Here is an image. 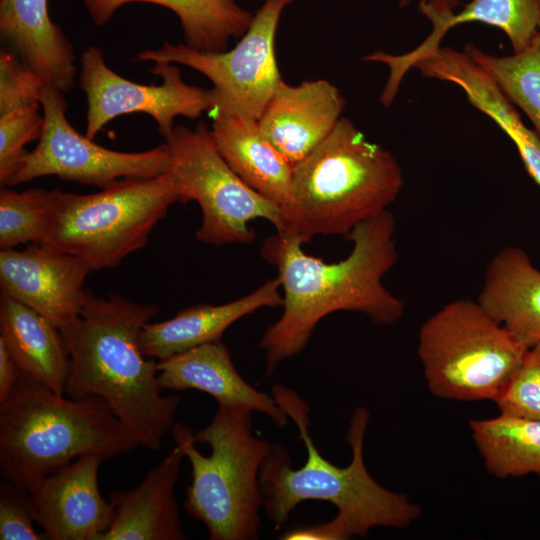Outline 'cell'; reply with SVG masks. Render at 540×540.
<instances>
[{
	"instance_id": "cell-1",
	"label": "cell",
	"mask_w": 540,
	"mask_h": 540,
	"mask_svg": "<svg viewBox=\"0 0 540 540\" xmlns=\"http://www.w3.org/2000/svg\"><path fill=\"white\" fill-rule=\"evenodd\" d=\"M395 230L389 210L360 223L347 236L350 253L333 263L305 253L303 243L289 235L276 232L264 241L261 256L278 270L283 297L281 316L259 341L267 376L300 354L331 313H361L380 326L403 317L405 301L383 284L398 259Z\"/></svg>"
},
{
	"instance_id": "cell-2",
	"label": "cell",
	"mask_w": 540,
	"mask_h": 540,
	"mask_svg": "<svg viewBox=\"0 0 540 540\" xmlns=\"http://www.w3.org/2000/svg\"><path fill=\"white\" fill-rule=\"evenodd\" d=\"M272 396L296 424L306 448V461L292 468L288 451L272 444L259 475L266 516L280 528L291 512L306 500H322L337 508L325 523L299 527L283 534V540H345L366 536L375 527L406 529L422 515L418 504L405 494L381 486L369 473L363 443L369 421L366 408H356L346 435L352 459L339 467L321 455L309 433V406L297 392L280 384Z\"/></svg>"
},
{
	"instance_id": "cell-3",
	"label": "cell",
	"mask_w": 540,
	"mask_h": 540,
	"mask_svg": "<svg viewBox=\"0 0 540 540\" xmlns=\"http://www.w3.org/2000/svg\"><path fill=\"white\" fill-rule=\"evenodd\" d=\"M158 313L141 304L88 291L77 318L60 328L70 370L64 394L103 399L140 446L157 451L174 424L180 398L162 395L157 361L145 357L139 335Z\"/></svg>"
},
{
	"instance_id": "cell-4",
	"label": "cell",
	"mask_w": 540,
	"mask_h": 540,
	"mask_svg": "<svg viewBox=\"0 0 540 540\" xmlns=\"http://www.w3.org/2000/svg\"><path fill=\"white\" fill-rule=\"evenodd\" d=\"M404 183L393 154L348 118L293 166L277 233L308 243L317 235H343L389 210Z\"/></svg>"
},
{
	"instance_id": "cell-5",
	"label": "cell",
	"mask_w": 540,
	"mask_h": 540,
	"mask_svg": "<svg viewBox=\"0 0 540 540\" xmlns=\"http://www.w3.org/2000/svg\"><path fill=\"white\" fill-rule=\"evenodd\" d=\"M139 446L99 397L65 398L20 374L0 403V472L25 491L80 456L107 460Z\"/></svg>"
},
{
	"instance_id": "cell-6",
	"label": "cell",
	"mask_w": 540,
	"mask_h": 540,
	"mask_svg": "<svg viewBox=\"0 0 540 540\" xmlns=\"http://www.w3.org/2000/svg\"><path fill=\"white\" fill-rule=\"evenodd\" d=\"M170 432L192 468L187 514L205 525L211 540L258 539L259 475L272 444L252 432V411L218 405L196 433L179 422Z\"/></svg>"
},
{
	"instance_id": "cell-7",
	"label": "cell",
	"mask_w": 540,
	"mask_h": 540,
	"mask_svg": "<svg viewBox=\"0 0 540 540\" xmlns=\"http://www.w3.org/2000/svg\"><path fill=\"white\" fill-rule=\"evenodd\" d=\"M51 193V220L41 245L81 258L92 271L114 268L143 248L169 208L180 202L170 172L120 179L92 194Z\"/></svg>"
},
{
	"instance_id": "cell-8",
	"label": "cell",
	"mask_w": 540,
	"mask_h": 540,
	"mask_svg": "<svg viewBox=\"0 0 540 540\" xmlns=\"http://www.w3.org/2000/svg\"><path fill=\"white\" fill-rule=\"evenodd\" d=\"M527 349L478 300L458 299L421 325L417 354L436 397L494 401Z\"/></svg>"
},
{
	"instance_id": "cell-9",
	"label": "cell",
	"mask_w": 540,
	"mask_h": 540,
	"mask_svg": "<svg viewBox=\"0 0 540 540\" xmlns=\"http://www.w3.org/2000/svg\"><path fill=\"white\" fill-rule=\"evenodd\" d=\"M180 202L194 200L202 213L196 240L224 246L249 244L256 234L249 223L268 220L278 231L281 209L247 185L219 153L207 124L176 126L165 138Z\"/></svg>"
},
{
	"instance_id": "cell-10",
	"label": "cell",
	"mask_w": 540,
	"mask_h": 540,
	"mask_svg": "<svg viewBox=\"0 0 540 540\" xmlns=\"http://www.w3.org/2000/svg\"><path fill=\"white\" fill-rule=\"evenodd\" d=\"M294 1L264 0L247 31L229 51H199L186 44L164 41L158 49L139 52L136 60L190 67L213 84L211 110L258 120L282 80L275 38L283 10Z\"/></svg>"
},
{
	"instance_id": "cell-11",
	"label": "cell",
	"mask_w": 540,
	"mask_h": 540,
	"mask_svg": "<svg viewBox=\"0 0 540 540\" xmlns=\"http://www.w3.org/2000/svg\"><path fill=\"white\" fill-rule=\"evenodd\" d=\"M43 130L37 146L22 158L6 185L55 175L65 181L104 188L124 178H152L170 172L171 154L165 142L142 152H121L96 144L66 118L63 92L45 83L40 100Z\"/></svg>"
},
{
	"instance_id": "cell-12",
	"label": "cell",
	"mask_w": 540,
	"mask_h": 540,
	"mask_svg": "<svg viewBox=\"0 0 540 540\" xmlns=\"http://www.w3.org/2000/svg\"><path fill=\"white\" fill-rule=\"evenodd\" d=\"M80 65L79 83L88 105L85 135L90 139L112 119L134 112L151 116L167 138L176 117L196 119L212 108L210 89L186 83L175 63L155 62L150 72L162 78L160 85L135 83L115 73L97 46L82 52Z\"/></svg>"
},
{
	"instance_id": "cell-13",
	"label": "cell",
	"mask_w": 540,
	"mask_h": 540,
	"mask_svg": "<svg viewBox=\"0 0 540 540\" xmlns=\"http://www.w3.org/2000/svg\"><path fill=\"white\" fill-rule=\"evenodd\" d=\"M90 272L81 258L37 243L0 251L1 295L32 308L59 329L79 316Z\"/></svg>"
},
{
	"instance_id": "cell-14",
	"label": "cell",
	"mask_w": 540,
	"mask_h": 540,
	"mask_svg": "<svg viewBox=\"0 0 540 540\" xmlns=\"http://www.w3.org/2000/svg\"><path fill=\"white\" fill-rule=\"evenodd\" d=\"M101 456L83 455L42 479L28 492L43 535L50 540H99L111 526L115 509L98 486Z\"/></svg>"
},
{
	"instance_id": "cell-15",
	"label": "cell",
	"mask_w": 540,
	"mask_h": 540,
	"mask_svg": "<svg viewBox=\"0 0 540 540\" xmlns=\"http://www.w3.org/2000/svg\"><path fill=\"white\" fill-rule=\"evenodd\" d=\"M418 9L432 24L431 33L421 44L403 54L375 51L363 58V61L382 63L389 70L380 96L385 107L393 103L404 76L414 64L439 47L449 30L459 24L480 22L502 30L510 41L512 53L526 49L540 30V0H471L458 13L432 0H420Z\"/></svg>"
},
{
	"instance_id": "cell-16",
	"label": "cell",
	"mask_w": 540,
	"mask_h": 540,
	"mask_svg": "<svg viewBox=\"0 0 540 540\" xmlns=\"http://www.w3.org/2000/svg\"><path fill=\"white\" fill-rule=\"evenodd\" d=\"M345 105L340 90L328 80L298 85L281 80L257 121L267 140L294 166L331 133Z\"/></svg>"
},
{
	"instance_id": "cell-17",
	"label": "cell",
	"mask_w": 540,
	"mask_h": 540,
	"mask_svg": "<svg viewBox=\"0 0 540 540\" xmlns=\"http://www.w3.org/2000/svg\"><path fill=\"white\" fill-rule=\"evenodd\" d=\"M157 370L162 390L195 389L212 396L218 405L263 413L279 428L288 422L272 394L255 389L241 377L221 340L157 361Z\"/></svg>"
},
{
	"instance_id": "cell-18",
	"label": "cell",
	"mask_w": 540,
	"mask_h": 540,
	"mask_svg": "<svg viewBox=\"0 0 540 540\" xmlns=\"http://www.w3.org/2000/svg\"><path fill=\"white\" fill-rule=\"evenodd\" d=\"M184 454L175 446L133 489L112 492L115 517L99 540H183L175 487Z\"/></svg>"
},
{
	"instance_id": "cell-19",
	"label": "cell",
	"mask_w": 540,
	"mask_h": 540,
	"mask_svg": "<svg viewBox=\"0 0 540 540\" xmlns=\"http://www.w3.org/2000/svg\"><path fill=\"white\" fill-rule=\"evenodd\" d=\"M282 302L281 283L276 277L234 301L221 305H193L168 320L149 322L140 332L139 345L145 357L165 360L219 341L224 332L242 317L260 308L282 306Z\"/></svg>"
},
{
	"instance_id": "cell-20",
	"label": "cell",
	"mask_w": 540,
	"mask_h": 540,
	"mask_svg": "<svg viewBox=\"0 0 540 540\" xmlns=\"http://www.w3.org/2000/svg\"><path fill=\"white\" fill-rule=\"evenodd\" d=\"M477 300L521 345L540 343V270L522 248L492 257Z\"/></svg>"
},
{
	"instance_id": "cell-21",
	"label": "cell",
	"mask_w": 540,
	"mask_h": 540,
	"mask_svg": "<svg viewBox=\"0 0 540 540\" xmlns=\"http://www.w3.org/2000/svg\"><path fill=\"white\" fill-rule=\"evenodd\" d=\"M1 37L45 81L67 92L75 85V56L49 17L47 0H0Z\"/></svg>"
},
{
	"instance_id": "cell-22",
	"label": "cell",
	"mask_w": 540,
	"mask_h": 540,
	"mask_svg": "<svg viewBox=\"0 0 540 540\" xmlns=\"http://www.w3.org/2000/svg\"><path fill=\"white\" fill-rule=\"evenodd\" d=\"M0 340L24 377L64 395L70 357L60 329L52 321L1 295Z\"/></svg>"
},
{
	"instance_id": "cell-23",
	"label": "cell",
	"mask_w": 540,
	"mask_h": 540,
	"mask_svg": "<svg viewBox=\"0 0 540 540\" xmlns=\"http://www.w3.org/2000/svg\"><path fill=\"white\" fill-rule=\"evenodd\" d=\"M211 135L231 169L281 209L289 195L293 166L263 135L258 121L215 113Z\"/></svg>"
},
{
	"instance_id": "cell-24",
	"label": "cell",
	"mask_w": 540,
	"mask_h": 540,
	"mask_svg": "<svg viewBox=\"0 0 540 540\" xmlns=\"http://www.w3.org/2000/svg\"><path fill=\"white\" fill-rule=\"evenodd\" d=\"M92 22L100 27L123 5L146 2L166 7L179 18L185 44L199 51H225L232 38H240L254 12L236 0H83Z\"/></svg>"
},
{
	"instance_id": "cell-25",
	"label": "cell",
	"mask_w": 540,
	"mask_h": 540,
	"mask_svg": "<svg viewBox=\"0 0 540 540\" xmlns=\"http://www.w3.org/2000/svg\"><path fill=\"white\" fill-rule=\"evenodd\" d=\"M469 428L486 470L501 479L540 475V421L500 413Z\"/></svg>"
},
{
	"instance_id": "cell-26",
	"label": "cell",
	"mask_w": 540,
	"mask_h": 540,
	"mask_svg": "<svg viewBox=\"0 0 540 540\" xmlns=\"http://www.w3.org/2000/svg\"><path fill=\"white\" fill-rule=\"evenodd\" d=\"M468 102L491 118L515 144L532 179L540 186V138L522 121L516 107L508 101L494 81L478 65H464L455 75Z\"/></svg>"
},
{
	"instance_id": "cell-27",
	"label": "cell",
	"mask_w": 540,
	"mask_h": 540,
	"mask_svg": "<svg viewBox=\"0 0 540 540\" xmlns=\"http://www.w3.org/2000/svg\"><path fill=\"white\" fill-rule=\"evenodd\" d=\"M464 51L488 74L503 95L530 120L540 138V30L519 53L497 56L472 43Z\"/></svg>"
},
{
	"instance_id": "cell-28",
	"label": "cell",
	"mask_w": 540,
	"mask_h": 540,
	"mask_svg": "<svg viewBox=\"0 0 540 540\" xmlns=\"http://www.w3.org/2000/svg\"><path fill=\"white\" fill-rule=\"evenodd\" d=\"M52 214L51 191L32 188L17 192L6 187L0 191V249L22 244H41Z\"/></svg>"
},
{
	"instance_id": "cell-29",
	"label": "cell",
	"mask_w": 540,
	"mask_h": 540,
	"mask_svg": "<svg viewBox=\"0 0 540 540\" xmlns=\"http://www.w3.org/2000/svg\"><path fill=\"white\" fill-rule=\"evenodd\" d=\"M494 403L502 414L540 421V343L526 350Z\"/></svg>"
},
{
	"instance_id": "cell-30",
	"label": "cell",
	"mask_w": 540,
	"mask_h": 540,
	"mask_svg": "<svg viewBox=\"0 0 540 540\" xmlns=\"http://www.w3.org/2000/svg\"><path fill=\"white\" fill-rule=\"evenodd\" d=\"M40 106H31L0 115V182L6 185L26 155L24 146L40 139L44 118Z\"/></svg>"
},
{
	"instance_id": "cell-31",
	"label": "cell",
	"mask_w": 540,
	"mask_h": 540,
	"mask_svg": "<svg viewBox=\"0 0 540 540\" xmlns=\"http://www.w3.org/2000/svg\"><path fill=\"white\" fill-rule=\"evenodd\" d=\"M44 79L14 51H0V115L40 106Z\"/></svg>"
},
{
	"instance_id": "cell-32",
	"label": "cell",
	"mask_w": 540,
	"mask_h": 540,
	"mask_svg": "<svg viewBox=\"0 0 540 540\" xmlns=\"http://www.w3.org/2000/svg\"><path fill=\"white\" fill-rule=\"evenodd\" d=\"M29 504L28 492L4 480L0 486V539L42 540Z\"/></svg>"
},
{
	"instance_id": "cell-33",
	"label": "cell",
	"mask_w": 540,
	"mask_h": 540,
	"mask_svg": "<svg viewBox=\"0 0 540 540\" xmlns=\"http://www.w3.org/2000/svg\"><path fill=\"white\" fill-rule=\"evenodd\" d=\"M20 374L16 362L4 342L0 340V403L11 395Z\"/></svg>"
},
{
	"instance_id": "cell-34",
	"label": "cell",
	"mask_w": 540,
	"mask_h": 540,
	"mask_svg": "<svg viewBox=\"0 0 540 540\" xmlns=\"http://www.w3.org/2000/svg\"><path fill=\"white\" fill-rule=\"evenodd\" d=\"M411 1L412 0H396V2L398 3L400 7L408 6ZM432 1L442 7L454 10V8H456L457 5L459 4L460 0H432Z\"/></svg>"
}]
</instances>
